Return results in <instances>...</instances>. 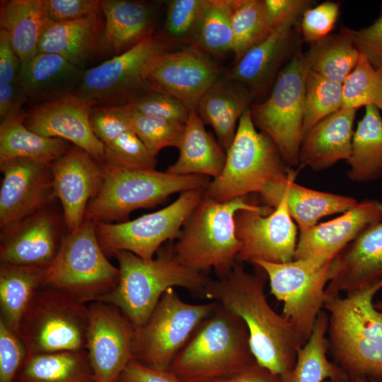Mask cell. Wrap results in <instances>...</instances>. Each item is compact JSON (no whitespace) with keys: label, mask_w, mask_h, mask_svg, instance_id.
Masks as SVG:
<instances>
[{"label":"cell","mask_w":382,"mask_h":382,"mask_svg":"<svg viewBox=\"0 0 382 382\" xmlns=\"http://www.w3.org/2000/svg\"><path fill=\"white\" fill-rule=\"evenodd\" d=\"M265 284L263 277L248 272L243 263L236 262L228 274L208 281L204 296L243 320L255 361L281 376L291 370L301 346L291 324L269 304Z\"/></svg>","instance_id":"1"},{"label":"cell","mask_w":382,"mask_h":382,"mask_svg":"<svg viewBox=\"0 0 382 382\" xmlns=\"http://www.w3.org/2000/svg\"><path fill=\"white\" fill-rule=\"evenodd\" d=\"M382 279L325 301L334 361L350 378L382 382V311L374 305Z\"/></svg>","instance_id":"2"},{"label":"cell","mask_w":382,"mask_h":382,"mask_svg":"<svg viewBox=\"0 0 382 382\" xmlns=\"http://www.w3.org/2000/svg\"><path fill=\"white\" fill-rule=\"evenodd\" d=\"M120 278L117 284L98 301L117 307L136 328L149 318L163 294L179 286L204 296L209 280L202 272L181 265L173 247L159 249L156 257L146 260L129 251H117Z\"/></svg>","instance_id":"3"},{"label":"cell","mask_w":382,"mask_h":382,"mask_svg":"<svg viewBox=\"0 0 382 382\" xmlns=\"http://www.w3.org/2000/svg\"><path fill=\"white\" fill-rule=\"evenodd\" d=\"M255 361L245 323L218 303L175 357L169 370L185 382H209L236 375Z\"/></svg>","instance_id":"4"},{"label":"cell","mask_w":382,"mask_h":382,"mask_svg":"<svg viewBox=\"0 0 382 382\" xmlns=\"http://www.w3.org/2000/svg\"><path fill=\"white\" fill-rule=\"evenodd\" d=\"M261 207L246 197L218 202L204 194L173 246L177 260L199 272L214 269L219 277L226 276L242 246L236 232V213Z\"/></svg>","instance_id":"5"},{"label":"cell","mask_w":382,"mask_h":382,"mask_svg":"<svg viewBox=\"0 0 382 382\" xmlns=\"http://www.w3.org/2000/svg\"><path fill=\"white\" fill-rule=\"evenodd\" d=\"M226 153L221 173L210 180L204 191L218 202L260 193L270 183L286 178L291 170L274 142L255 128L250 108L241 115Z\"/></svg>","instance_id":"6"},{"label":"cell","mask_w":382,"mask_h":382,"mask_svg":"<svg viewBox=\"0 0 382 382\" xmlns=\"http://www.w3.org/2000/svg\"><path fill=\"white\" fill-rule=\"evenodd\" d=\"M103 167L102 185L86 212L85 219L94 222L125 219L132 212L156 206L171 195L206 189L210 182L209 177L202 175Z\"/></svg>","instance_id":"7"},{"label":"cell","mask_w":382,"mask_h":382,"mask_svg":"<svg viewBox=\"0 0 382 382\" xmlns=\"http://www.w3.org/2000/svg\"><path fill=\"white\" fill-rule=\"evenodd\" d=\"M119 278L120 270L106 257L94 221L85 219L76 231L62 238L55 257L45 268L43 287L90 303L112 291Z\"/></svg>","instance_id":"8"},{"label":"cell","mask_w":382,"mask_h":382,"mask_svg":"<svg viewBox=\"0 0 382 382\" xmlns=\"http://www.w3.org/2000/svg\"><path fill=\"white\" fill-rule=\"evenodd\" d=\"M88 304L57 289H40L18 329L28 357L86 350Z\"/></svg>","instance_id":"9"},{"label":"cell","mask_w":382,"mask_h":382,"mask_svg":"<svg viewBox=\"0 0 382 382\" xmlns=\"http://www.w3.org/2000/svg\"><path fill=\"white\" fill-rule=\"evenodd\" d=\"M216 301L190 303L174 288L165 291L147 320L135 329L134 360L157 370H168L199 325L216 310Z\"/></svg>","instance_id":"10"},{"label":"cell","mask_w":382,"mask_h":382,"mask_svg":"<svg viewBox=\"0 0 382 382\" xmlns=\"http://www.w3.org/2000/svg\"><path fill=\"white\" fill-rule=\"evenodd\" d=\"M170 44L168 37L154 32L129 50L84 71L75 93L93 105L127 103L149 91V74Z\"/></svg>","instance_id":"11"},{"label":"cell","mask_w":382,"mask_h":382,"mask_svg":"<svg viewBox=\"0 0 382 382\" xmlns=\"http://www.w3.org/2000/svg\"><path fill=\"white\" fill-rule=\"evenodd\" d=\"M307 72L298 50L279 71L269 97L250 106L255 125L274 142L289 166L299 163Z\"/></svg>","instance_id":"12"},{"label":"cell","mask_w":382,"mask_h":382,"mask_svg":"<svg viewBox=\"0 0 382 382\" xmlns=\"http://www.w3.org/2000/svg\"><path fill=\"white\" fill-rule=\"evenodd\" d=\"M331 262L306 258L253 263L267 276L270 294L283 303L282 315L293 326L301 346L310 337L323 310Z\"/></svg>","instance_id":"13"},{"label":"cell","mask_w":382,"mask_h":382,"mask_svg":"<svg viewBox=\"0 0 382 382\" xmlns=\"http://www.w3.org/2000/svg\"><path fill=\"white\" fill-rule=\"evenodd\" d=\"M205 189L182 192L172 203L152 213L120 223L96 221L105 253L131 252L150 260L168 241L177 239L185 223L204 195Z\"/></svg>","instance_id":"14"},{"label":"cell","mask_w":382,"mask_h":382,"mask_svg":"<svg viewBox=\"0 0 382 382\" xmlns=\"http://www.w3.org/2000/svg\"><path fill=\"white\" fill-rule=\"evenodd\" d=\"M236 232L242 243L236 262L257 260L282 263L294 259L297 228L290 216L284 196L274 208L238 211Z\"/></svg>","instance_id":"15"},{"label":"cell","mask_w":382,"mask_h":382,"mask_svg":"<svg viewBox=\"0 0 382 382\" xmlns=\"http://www.w3.org/2000/svg\"><path fill=\"white\" fill-rule=\"evenodd\" d=\"M86 350L97 382H118L134 360L135 328L120 309L103 301L89 304Z\"/></svg>","instance_id":"16"},{"label":"cell","mask_w":382,"mask_h":382,"mask_svg":"<svg viewBox=\"0 0 382 382\" xmlns=\"http://www.w3.org/2000/svg\"><path fill=\"white\" fill-rule=\"evenodd\" d=\"M0 169L1 230L45 209L54 198L51 165L13 158L1 163Z\"/></svg>","instance_id":"17"},{"label":"cell","mask_w":382,"mask_h":382,"mask_svg":"<svg viewBox=\"0 0 382 382\" xmlns=\"http://www.w3.org/2000/svg\"><path fill=\"white\" fill-rule=\"evenodd\" d=\"M93 105L86 98L73 93L35 104L25 112L24 125L40 135L71 142L103 164L105 146L94 134L90 123Z\"/></svg>","instance_id":"18"},{"label":"cell","mask_w":382,"mask_h":382,"mask_svg":"<svg viewBox=\"0 0 382 382\" xmlns=\"http://www.w3.org/2000/svg\"><path fill=\"white\" fill-rule=\"evenodd\" d=\"M219 67L202 52L190 48L168 51L156 60L148 78V90L170 96L190 110L220 78Z\"/></svg>","instance_id":"19"},{"label":"cell","mask_w":382,"mask_h":382,"mask_svg":"<svg viewBox=\"0 0 382 382\" xmlns=\"http://www.w3.org/2000/svg\"><path fill=\"white\" fill-rule=\"evenodd\" d=\"M54 197L62 205L64 223L69 232L85 220L89 202L99 192L104 167L83 149L72 146L51 164Z\"/></svg>","instance_id":"20"},{"label":"cell","mask_w":382,"mask_h":382,"mask_svg":"<svg viewBox=\"0 0 382 382\" xmlns=\"http://www.w3.org/2000/svg\"><path fill=\"white\" fill-rule=\"evenodd\" d=\"M381 221V201L358 202L340 216L300 232L294 259L332 261L361 233Z\"/></svg>","instance_id":"21"},{"label":"cell","mask_w":382,"mask_h":382,"mask_svg":"<svg viewBox=\"0 0 382 382\" xmlns=\"http://www.w3.org/2000/svg\"><path fill=\"white\" fill-rule=\"evenodd\" d=\"M382 279V221L370 226L332 260L325 301Z\"/></svg>","instance_id":"22"},{"label":"cell","mask_w":382,"mask_h":382,"mask_svg":"<svg viewBox=\"0 0 382 382\" xmlns=\"http://www.w3.org/2000/svg\"><path fill=\"white\" fill-rule=\"evenodd\" d=\"M61 241L58 219L45 208L1 230V263L45 267Z\"/></svg>","instance_id":"23"},{"label":"cell","mask_w":382,"mask_h":382,"mask_svg":"<svg viewBox=\"0 0 382 382\" xmlns=\"http://www.w3.org/2000/svg\"><path fill=\"white\" fill-rule=\"evenodd\" d=\"M299 18L290 17L273 28L236 62L226 76L244 85L253 97L266 91L294 48L292 28Z\"/></svg>","instance_id":"24"},{"label":"cell","mask_w":382,"mask_h":382,"mask_svg":"<svg viewBox=\"0 0 382 382\" xmlns=\"http://www.w3.org/2000/svg\"><path fill=\"white\" fill-rule=\"evenodd\" d=\"M296 172L291 170L284 179L267 185L260 193L266 206L274 208L284 196L289 213L298 225L299 233L313 227L323 217L343 213L358 201L350 196L318 191L295 183Z\"/></svg>","instance_id":"25"},{"label":"cell","mask_w":382,"mask_h":382,"mask_svg":"<svg viewBox=\"0 0 382 382\" xmlns=\"http://www.w3.org/2000/svg\"><path fill=\"white\" fill-rule=\"evenodd\" d=\"M356 112L341 108L318 122L301 141L300 166L320 171L340 161H347L352 153Z\"/></svg>","instance_id":"26"},{"label":"cell","mask_w":382,"mask_h":382,"mask_svg":"<svg viewBox=\"0 0 382 382\" xmlns=\"http://www.w3.org/2000/svg\"><path fill=\"white\" fill-rule=\"evenodd\" d=\"M83 72L59 54L38 52L21 65L18 82L28 100L40 104L75 93Z\"/></svg>","instance_id":"27"},{"label":"cell","mask_w":382,"mask_h":382,"mask_svg":"<svg viewBox=\"0 0 382 382\" xmlns=\"http://www.w3.org/2000/svg\"><path fill=\"white\" fill-rule=\"evenodd\" d=\"M104 18L98 52L120 54L154 33V13L146 4L127 0L100 1Z\"/></svg>","instance_id":"28"},{"label":"cell","mask_w":382,"mask_h":382,"mask_svg":"<svg viewBox=\"0 0 382 382\" xmlns=\"http://www.w3.org/2000/svg\"><path fill=\"white\" fill-rule=\"evenodd\" d=\"M254 97L242 83L219 78L202 96L196 110L204 125H210L226 151L235 137L238 121Z\"/></svg>","instance_id":"29"},{"label":"cell","mask_w":382,"mask_h":382,"mask_svg":"<svg viewBox=\"0 0 382 382\" xmlns=\"http://www.w3.org/2000/svg\"><path fill=\"white\" fill-rule=\"evenodd\" d=\"M104 26L102 11L86 17L47 24L41 36L38 52L59 54L83 69L96 52Z\"/></svg>","instance_id":"30"},{"label":"cell","mask_w":382,"mask_h":382,"mask_svg":"<svg viewBox=\"0 0 382 382\" xmlns=\"http://www.w3.org/2000/svg\"><path fill=\"white\" fill-rule=\"evenodd\" d=\"M179 155L168 173L202 175L215 178L221 172L226 153L221 145L204 128L196 109H191L178 146Z\"/></svg>","instance_id":"31"},{"label":"cell","mask_w":382,"mask_h":382,"mask_svg":"<svg viewBox=\"0 0 382 382\" xmlns=\"http://www.w3.org/2000/svg\"><path fill=\"white\" fill-rule=\"evenodd\" d=\"M48 23L47 0L1 1L0 29L8 35L21 65L38 53L40 40Z\"/></svg>","instance_id":"32"},{"label":"cell","mask_w":382,"mask_h":382,"mask_svg":"<svg viewBox=\"0 0 382 382\" xmlns=\"http://www.w3.org/2000/svg\"><path fill=\"white\" fill-rule=\"evenodd\" d=\"M22 110L1 121L0 163L13 158H27L51 165L69 149V142L47 137L28 129Z\"/></svg>","instance_id":"33"},{"label":"cell","mask_w":382,"mask_h":382,"mask_svg":"<svg viewBox=\"0 0 382 382\" xmlns=\"http://www.w3.org/2000/svg\"><path fill=\"white\" fill-rule=\"evenodd\" d=\"M328 314L323 310L318 314L312 333L296 352L293 368L281 376V382H324L332 380L348 382V374L335 361L328 358Z\"/></svg>","instance_id":"34"},{"label":"cell","mask_w":382,"mask_h":382,"mask_svg":"<svg viewBox=\"0 0 382 382\" xmlns=\"http://www.w3.org/2000/svg\"><path fill=\"white\" fill-rule=\"evenodd\" d=\"M45 268L0 265V318L18 335L21 320L35 295L43 287Z\"/></svg>","instance_id":"35"},{"label":"cell","mask_w":382,"mask_h":382,"mask_svg":"<svg viewBox=\"0 0 382 382\" xmlns=\"http://www.w3.org/2000/svg\"><path fill=\"white\" fill-rule=\"evenodd\" d=\"M365 108L354 132L352 153L347 161L349 166L347 175L355 183L382 178V117L376 106Z\"/></svg>","instance_id":"36"},{"label":"cell","mask_w":382,"mask_h":382,"mask_svg":"<svg viewBox=\"0 0 382 382\" xmlns=\"http://www.w3.org/2000/svg\"><path fill=\"white\" fill-rule=\"evenodd\" d=\"M16 382H97L86 350L28 356Z\"/></svg>","instance_id":"37"},{"label":"cell","mask_w":382,"mask_h":382,"mask_svg":"<svg viewBox=\"0 0 382 382\" xmlns=\"http://www.w3.org/2000/svg\"><path fill=\"white\" fill-rule=\"evenodd\" d=\"M359 56L347 28L311 44L303 53L308 70L342 84L355 67Z\"/></svg>","instance_id":"38"},{"label":"cell","mask_w":382,"mask_h":382,"mask_svg":"<svg viewBox=\"0 0 382 382\" xmlns=\"http://www.w3.org/2000/svg\"><path fill=\"white\" fill-rule=\"evenodd\" d=\"M191 40L194 48L212 54L233 51L230 0H205Z\"/></svg>","instance_id":"39"},{"label":"cell","mask_w":382,"mask_h":382,"mask_svg":"<svg viewBox=\"0 0 382 382\" xmlns=\"http://www.w3.org/2000/svg\"><path fill=\"white\" fill-rule=\"evenodd\" d=\"M233 37V53L237 62L253 46L272 30L261 0H230Z\"/></svg>","instance_id":"40"},{"label":"cell","mask_w":382,"mask_h":382,"mask_svg":"<svg viewBox=\"0 0 382 382\" xmlns=\"http://www.w3.org/2000/svg\"><path fill=\"white\" fill-rule=\"evenodd\" d=\"M342 107V83L308 69L304 98L302 139L320 121Z\"/></svg>","instance_id":"41"},{"label":"cell","mask_w":382,"mask_h":382,"mask_svg":"<svg viewBox=\"0 0 382 382\" xmlns=\"http://www.w3.org/2000/svg\"><path fill=\"white\" fill-rule=\"evenodd\" d=\"M342 108L357 110L374 105L382 110V74L360 53L359 60L342 84Z\"/></svg>","instance_id":"42"},{"label":"cell","mask_w":382,"mask_h":382,"mask_svg":"<svg viewBox=\"0 0 382 382\" xmlns=\"http://www.w3.org/2000/svg\"><path fill=\"white\" fill-rule=\"evenodd\" d=\"M125 107L132 131L154 156L156 157L166 147L178 148L185 124L142 115Z\"/></svg>","instance_id":"43"},{"label":"cell","mask_w":382,"mask_h":382,"mask_svg":"<svg viewBox=\"0 0 382 382\" xmlns=\"http://www.w3.org/2000/svg\"><path fill=\"white\" fill-rule=\"evenodd\" d=\"M156 157L132 131L120 135L111 144L105 146L103 166L125 169H156Z\"/></svg>","instance_id":"44"},{"label":"cell","mask_w":382,"mask_h":382,"mask_svg":"<svg viewBox=\"0 0 382 382\" xmlns=\"http://www.w3.org/2000/svg\"><path fill=\"white\" fill-rule=\"evenodd\" d=\"M125 105L142 115L185 124L190 109L170 96L153 91H145Z\"/></svg>","instance_id":"45"},{"label":"cell","mask_w":382,"mask_h":382,"mask_svg":"<svg viewBox=\"0 0 382 382\" xmlns=\"http://www.w3.org/2000/svg\"><path fill=\"white\" fill-rule=\"evenodd\" d=\"M90 123L96 137L107 146L122 134L132 130L124 105H93Z\"/></svg>","instance_id":"46"},{"label":"cell","mask_w":382,"mask_h":382,"mask_svg":"<svg viewBox=\"0 0 382 382\" xmlns=\"http://www.w3.org/2000/svg\"><path fill=\"white\" fill-rule=\"evenodd\" d=\"M27 357L19 335L0 318V382H16Z\"/></svg>","instance_id":"47"},{"label":"cell","mask_w":382,"mask_h":382,"mask_svg":"<svg viewBox=\"0 0 382 382\" xmlns=\"http://www.w3.org/2000/svg\"><path fill=\"white\" fill-rule=\"evenodd\" d=\"M339 13L340 5L333 1H325L306 9L300 23L304 40L311 45L330 35Z\"/></svg>","instance_id":"48"},{"label":"cell","mask_w":382,"mask_h":382,"mask_svg":"<svg viewBox=\"0 0 382 382\" xmlns=\"http://www.w3.org/2000/svg\"><path fill=\"white\" fill-rule=\"evenodd\" d=\"M205 0H173L168 3L165 28L177 39L191 38Z\"/></svg>","instance_id":"49"},{"label":"cell","mask_w":382,"mask_h":382,"mask_svg":"<svg viewBox=\"0 0 382 382\" xmlns=\"http://www.w3.org/2000/svg\"><path fill=\"white\" fill-rule=\"evenodd\" d=\"M347 30L359 52L382 74V8L371 25L359 30Z\"/></svg>","instance_id":"50"},{"label":"cell","mask_w":382,"mask_h":382,"mask_svg":"<svg viewBox=\"0 0 382 382\" xmlns=\"http://www.w3.org/2000/svg\"><path fill=\"white\" fill-rule=\"evenodd\" d=\"M101 12L98 0H47L49 21H72Z\"/></svg>","instance_id":"51"},{"label":"cell","mask_w":382,"mask_h":382,"mask_svg":"<svg viewBox=\"0 0 382 382\" xmlns=\"http://www.w3.org/2000/svg\"><path fill=\"white\" fill-rule=\"evenodd\" d=\"M263 2L272 29L290 17L302 16L313 4L308 0H264Z\"/></svg>","instance_id":"52"},{"label":"cell","mask_w":382,"mask_h":382,"mask_svg":"<svg viewBox=\"0 0 382 382\" xmlns=\"http://www.w3.org/2000/svg\"><path fill=\"white\" fill-rule=\"evenodd\" d=\"M21 61L15 52L8 35L0 29V84L18 82Z\"/></svg>","instance_id":"53"},{"label":"cell","mask_w":382,"mask_h":382,"mask_svg":"<svg viewBox=\"0 0 382 382\" xmlns=\"http://www.w3.org/2000/svg\"><path fill=\"white\" fill-rule=\"evenodd\" d=\"M120 382H185L168 370H157L132 361L120 378Z\"/></svg>","instance_id":"54"},{"label":"cell","mask_w":382,"mask_h":382,"mask_svg":"<svg viewBox=\"0 0 382 382\" xmlns=\"http://www.w3.org/2000/svg\"><path fill=\"white\" fill-rule=\"evenodd\" d=\"M28 98L19 82L0 84L1 121L21 111Z\"/></svg>","instance_id":"55"},{"label":"cell","mask_w":382,"mask_h":382,"mask_svg":"<svg viewBox=\"0 0 382 382\" xmlns=\"http://www.w3.org/2000/svg\"><path fill=\"white\" fill-rule=\"evenodd\" d=\"M209 382H281V378L280 376L272 373L255 361L236 375Z\"/></svg>","instance_id":"56"},{"label":"cell","mask_w":382,"mask_h":382,"mask_svg":"<svg viewBox=\"0 0 382 382\" xmlns=\"http://www.w3.org/2000/svg\"><path fill=\"white\" fill-rule=\"evenodd\" d=\"M324 382H340V381L327 380ZM348 382H368V381L364 379H361V378H350Z\"/></svg>","instance_id":"57"},{"label":"cell","mask_w":382,"mask_h":382,"mask_svg":"<svg viewBox=\"0 0 382 382\" xmlns=\"http://www.w3.org/2000/svg\"><path fill=\"white\" fill-rule=\"evenodd\" d=\"M374 305L378 310L382 311V300L376 301Z\"/></svg>","instance_id":"58"},{"label":"cell","mask_w":382,"mask_h":382,"mask_svg":"<svg viewBox=\"0 0 382 382\" xmlns=\"http://www.w3.org/2000/svg\"><path fill=\"white\" fill-rule=\"evenodd\" d=\"M118 382H120V381Z\"/></svg>","instance_id":"59"}]
</instances>
